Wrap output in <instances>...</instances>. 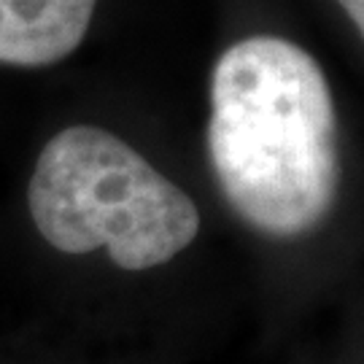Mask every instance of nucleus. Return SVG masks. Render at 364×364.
Here are the masks:
<instances>
[{"label":"nucleus","instance_id":"nucleus-1","mask_svg":"<svg viewBox=\"0 0 364 364\" xmlns=\"http://www.w3.org/2000/svg\"><path fill=\"white\" fill-rule=\"evenodd\" d=\"M210 168L230 208L287 240L332 213L340 186L338 114L326 73L278 36H251L210 78Z\"/></svg>","mask_w":364,"mask_h":364},{"label":"nucleus","instance_id":"nucleus-2","mask_svg":"<svg viewBox=\"0 0 364 364\" xmlns=\"http://www.w3.org/2000/svg\"><path fill=\"white\" fill-rule=\"evenodd\" d=\"M41 237L63 254L105 248L122 270H151L200 232L195 200L114 132L78 124L43 146L27 186Z\"/></svg>","mask_w":364,"mask_h":364},{"label":"nucleus","instance_id":"nucleus-3","mask_svg":"<svg viewBox=\"0 0 364 364\" xmlns=\"http://www.w3.org/2000/svg\"><path fill=\"white\" fill-rule=\"evenodd\" d=\"M97 0H0V63L43 68L81 46Z\"/></svg>","mask_w":364,"mask_h":364},{"label":"nucleus","instance_id":"nucleus-4","mask_svg":"<svg viewBox=\"0 0 364 364\" xmlns=\"http://www.w3.org/2000/svg\"><path fill=\"white\" fill-rule=\"evenodd\" d=\"M338 3L346 9L353 27H356L359 33H364V0H338Z\"/></svg>","mask_w":364,"mask_h":364}]
</instances>
